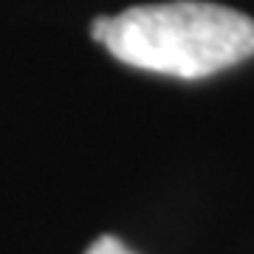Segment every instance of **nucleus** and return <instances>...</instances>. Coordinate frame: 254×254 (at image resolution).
Returning a JSON list of instances; mask_svg holds the SVG:
<instances>
[{"label":"nucleus","instance_id":"obj_1","mask_svg":"<svg viewBox=\"0 0 254 254\" xmlns=\"http://www.w3.org/2000/svg\"><path fill=\"white\" fill-rule=\"evenodd\" d=\"M119 63L200 79L254 54V20L218 3H153L110 17L105 43Z\"/></svg>","mask_w":254,"mask_h":254},{"label":"nucleus","instance_id":"obj_2","mask_svg":"<svg viewBox=\"0 0 254 254\" xmlns=\"http://www.w3.org/2000/svg\"><path fill=\"white\" fill-rule=\"evenodd\" d=\"M85 254H133V252H130V249H127L119 237L105 235V237H99V240H93L91 249H88Z\"/></svg>","mask_w":254,"mask_h":254},{"label":"nucleus","instance_id":"obj_3","mask_svg":"<svg viewBox=\"0 0 254 254\" xmlns=\"http://www.w3.org/2000/svg\"><path fill=\"white\" fill-rule=\"evenodd\" d=\"M108 26H110V17H96L91 23V34L96 43H105V34H108Z\"/></svg>","mask_w":254,"mask_h":254}]
</instances>
